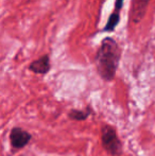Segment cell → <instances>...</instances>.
Returning a JSON list of instances; mask_svg holds the SVG:
<instances>
[{
	"label": "cell",
	"instance_id": "cell-1",
	"mask_svg": "<svg viewBox=\"0 0 155 156\" xmlns=\"http://www.w3.org/2000/svg\"><path fill=\"white\" fill-rule=\"evenodd\" d=\"M120 62V49L114 38L105 37L101 41L95 58V65L100 78L106 82L114 80Z\"/></svg>",
	"mask_w": 155,
	"mask_h": 156
},
{
	"label": "cell",
	"instance_id": "cell-2",
	"mask_svg": "<svg viewBox=\"0 0 155 156\" xmlns=\"http://www.w3.org/2000/svg\"><path fill=\"white\" fill-rule=\"evenodd\" d=\"M101 144L110 155L119 156L122 154V142L118 138L116 129L108 124L101 126Z\"/></svg>",
	"mask_w": 155,
	"mask_h": 156
},
{
	"label": "cell",
	"instance_id": "cell-3",
	"mask_svg": "<svg viewBox=\"0 0 155 156\" xmlns=\"http://www.w3.org/2000/svg\"><path fill=\"white\" fill-rule=\"evenodd\" d=\"M32 139V135L23 127L15 126L10 132V144L14 150H21L26 146H28L30 140Z\"/></svg>",
	"mask_w": 155,
	"mask_h": 156
},
{
	"label": "cell",
	"instance_id": "cell-4",
	"mask_svg": "<svg viewBox=\"0 0 155 156\" xmlns=\"http://www.w3.org/2000/svg\"><path fill=\"white\" fill-rule=\"evenodd\" d=\"M150 0H133L131 19L134 23H139L143 19L147 12Z\"/></svg>",
	"mask_w": 155,
	"mask_h": 156
},
{
	"label": "cell",
	"instance_id": "cell-5",
	"mask_svg": "<svg viewBox=\"0 0 155 156\" xmlns=\"http://www.w3.org/2000/svg\"><path fill=\"white\" fill-rule=\"evenodd\" d=\"M51 69L49 55H43L29 65V70L36 74H47Z\"/></svg>",
	"mask_w": 155,
	"mask_h": 156
},
{
	"label": "cell",
	"instance_id": "cell-6",
	"mask_svg": "<svg viewBox=\"0 0 155 156\" xmlns=\"http://www.w3.org/2000/svg\"><path fill=\"white\" fill-rule=\"evenodd\" d=\"M90 113H91V109L89 108V107H87L86 111L71 108L70 111L68 112V118L71 120H75V121H83V120L88 118Z\"/></svg>",
	"mask_w": 155,
	"mask_h": 156
},
{
	"label": "cell",
	"instance_id": "cell-7",
	"mask_svg": "<svg viewBox=\"0 0 155 156\" xmlns=\"http://www.w3.org/2000/svg\"><path fill=\"white\" fill-rule=\"evenodd\" d=\"M120 20V13L114 12L110 15L107 19V23H106L105 27L103 28V31L104 32H112L115 30V28L117 27V25L119 23Z\"/></svg>",
	"mask_w": 155,
	"mask_h": 156
},
{
	"label": "cell",
	"instance_id": "cell-8",
	"mask_svg": "<svg viewBox=\"0 0 155 156\" xmlns=\"http://www.w3.org/2000/svg\"><path fill=\"white\" fill-rule=\"evenodd\" d=\"M123 1L124 0H116L115 2V11L114 12H117V13H120L122 9V5H123Z\"/></svg>",
	"mask_w": 155,
	"mask_h": 156
}]
</instances>
